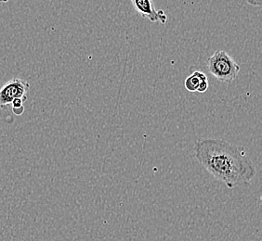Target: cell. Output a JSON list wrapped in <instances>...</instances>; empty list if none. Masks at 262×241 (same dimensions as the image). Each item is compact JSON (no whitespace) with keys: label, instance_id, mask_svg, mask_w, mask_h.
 Segmentation results:
<instances>
[{"label":"cell","instance_id":"cell-1","mask_svg":"<svg viewBox=\"0 0 262 241\" xmlns=\"http://www.w3.org/2000/svg\"><path fill=\"white\" fill-rule=\"evenodd\" d=\"M194 156L206 171L229 189L246 186L256 176V168L243 147L219 138L195 142Z\"/></svg>","mask_w":262,"mask_h":241},{"label":"cell","instance_id":"cell-2","mask_svg":"<svg viewBox=\"0 0 262 241\" xmlns=\"http://www.w3.org/2000/svg\"><path fill=\"white\" fill-rule=\"evenodd\" d=\"M207 70L222 83L230 84L240 73V66L224 51H217L207 60Z\"/></svg>","mask_w":262,"mask_h":241},{"label":"cell","instance_id":"cell-3","mask_svg":"<svg viewBox=\"0 0 262 241\" xmlns=\"http://www.w3.org/2000/svg\"><path fill=\"white\" fill-rule=\"evenodd\" d=\"M30 90V85L26 80L14 78L7 82L0 88V108L10 105L15 99L27 101V94Z\"/></svg>","mask_w":262,"mask_h":241},{"label":"cell","instance_id":"cell-4","mask_svg":"<svg viewBox=\"0 0 262 241\" xmlns=\"http://www.w3.org/2000/svg\"><path fill=\"white\" fill-rule=\"evenodd\" d=\"M132 5L137 12L142 17L150 20L151 22H161L165 25L167 20V16L164 10H157L152 0H130Z\"/></svg>","mask_w":262,"mask_h":241},{"label":"cell","instance_id":"cell-5","mask_svg":"<svg viewBox=\"0 0 262 241\" xmlns=\"http://www.w3.org/2000/svg\"><path fill=\"white\" fill-rule=\"evenodd\" d=\"M184 86L191 93H205L208 89L207 76L200 70H194L191 76L187 77Z\"/></svg>","mask_w":262,"mask_h":241},{"label":"cell","instance_id":"cell-6","mask_svg":"<svg viewBox=\"0 0 262 241\" xmlns=\"http://www.w3.org/2000/svg\"><path fill=\"white\" fill-rule=\"evenodd\" d=\"M24 102H26V101H23L21 99H15L14 101L11 102L12 111L14 112V114H16V115H21L25 112Z\"/></svg>","mask_w":262,"mask_h":241},{"label":"cell","instance_id":"cell-7","mask_svg":"<svg viewBox=\"0 0 262 241\" xmlns=\"http://www.w3.org/2000/svg\"><path fill=\"white\" fill-rule=\"evenodd\" d=\"M247 2L249 5L257 7V8H260L262 6V0H247Z\"/></svg>","mask_w":262,"mask_h":241},{"label":"cell","instance_id":"cell-8","mask_svg":"<svg viewBox=\"0 0 262 241\" xmlns=\"http://www.w3.org/2000/svg\"><path fill=\"white\" fill-rule=\"evenodd\" d=\"M10 0H0V3H7V2H9Z\"/></svg>","mask_w":262,"mask_h":241}]
</instances>
